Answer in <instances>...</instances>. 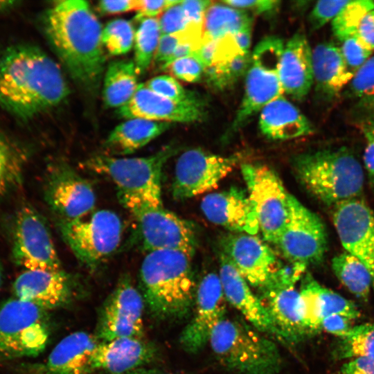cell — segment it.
Masks as SVG:
<instances>
[{
  "mask_svg": "<svg viewBox=\"0 0 374 374\" xmlns=\"http://www.w3.org/2000/svg\"><path fill=\"white\" fill-rule=\"evenodd\" d=\"M259 127L266 137L273 140L292 139L313 132L307 117L283 96L262 109Z\"/></svg>",
  "mask_w": 374,
  "mask_h": 374,
  "instance_id": "cell-29",
  "label": "cell"
},
{
  "mask_svg": "<svg viewBox=\"0 0 374 374\" xmlns=\"http://www.w3.org/2000/svg\"><path fill=\"white\" fill-rule=\"evenodd\" d=\"M373 10V1H350L332 21L335 37L341 42L355 35L364 16Z\"/></svg>",
  "mask_w": 374,
  "mask_h": 374,
  "instance_id": "cell-39",
  "label": "cell"
},
{
  "mask_svg": "<svg viewBox=\"0 0 374 374\" xmlns=\"http://www.w3.org/2000/svg\"><path fill=\"white\" fill-rule=\"evenodd\" d=\"M18 3L15 1H0V14L14 8Z\"/></svg>",
  "mask_w": 374,
  "mask_h": 374,
  "instance_id": "cell-59",
  "label": "cell"
},
{
  "mask_svg": "<svg viewBox=\"0 0 374 374\" xmlns=\"http://www.w3.org/2000/svg\"><path fill=\"white\" fill-rule=\"evenodd\" d=\"M216 44L217 40L202 39L200 44L193 52V55L196 57L205 68L210 66L213 63Z\"/></svg>",
  "mask_w": 374,
  "mask_h": 374,
  "instance_id": "cell-55",
  "label": "cell"
},
{
  "mask_svg": "<svg viewBox=\"0 0 374 374\" xmlns=\"http://www.w3.org/2000/svg\"><path fill=\"white\" fill-rule=\"evenodd\" d=\"M361 129L366 139L364 167L374 188V113H366L361 123Z\"/></svg>",
  "mask_w": 374,
  "mask_h": 374,
  "instance_id": "cell-47",
  "label": "cell"
},
{
  "mask_svg": "<svg viewBox=\"0 0 374 374\" xmlns=\"http://www.w3.org/2000/svg\"><path fill=\"white\" fill-rule=\"evenodd\" d=\"M241 171L257 215L259 231L264 240L276 244L287 218L290 194L269 166L244 163Z\"/></svg>",
  "mask_w": 374,
  "mask_h": 374,
  "instance_id": "cell-11",
  "label": "cell"
},
{
  "mask_svg": "<svg viewBox=\"0 0 374 374\" xmlns=\"http://www.w3.org/2000/svg\"><path fill=\"white\" fill-rule=\"evenodd\" d=\"M252 26H249L233 35L235 44L240 51L244 53H249L251 43Z\"/></svg>",
  "mask_w": 374,
  "mask_h": 374,
  "instance_id": "cell-56",
  "label": "cell"
},
{
  "mask_svg": "<svg viewBox=\"0 0 374 374\" xmlns=\"http://www.w3.org/2000/svg\"><path fill=\"white\" fill-rule=\"evenodd\" d=\"M44 196L51 208L63 220H75L92 213L96 194L89 181L64 161L48 168Z\"/></svg>",
  "mask_w": 374,
  "mask_h": 374,
  "instance_id": "cell-17",
  "label": "cell"
},
{
  "mask_svg": "<svg viewBox=\"0 0 374 374\" xmlns=\"http://www.w3.org/2000/svg\"><path fill=\"white\" fill-rule=\"evenodd\" d=\"M134 35V64L139 75L143 74L150 65L161 36L157 18L141 19Z\"/></svg>",
  "mask_w": 374,
  "mask_h": 374,
  "instance_id": "cell-36",
  "label": "cell"
},
{
  "mask_svg": "<svg viewBox=\"0 0 374 374\" xmlns=\"http://www.w3.org/2000/svg\"><path fill=\"white\" fill-rule=\"evenodd\" d=\"M222 3L235 8L251 10L258 15L274 12L280 4V1L276 0H227Z\"/></svg>",
  "mask_w": 374,
  "mask_h": 374,
  "instance_id": "cell-50",
  "label": "cell"
},
{
  "mask_svg": "<svg viewBox=\"0 0 374 374\" xmlns=\"http://www.w3.org/2000/svg\"><path fill=\"white\" fill-rule=\"evenodd\" d=\"M354 321L340 314L330 315L323 319L321 330L332 334L339 339L344 338L354 326Z\"/></svg>",
  "mask_w": 374,
  "mask_h": 374,
  "instance_id": "cell-51",
  "label": "cell"
},
{
  "mask_svg": "<svg viewBox=\"0 0 374 374\" xmlns=\"http://www.w3.org/2000/svg\"><path fill=\"white\" fill-rule=\"evenodd\" d=\"M312 50L303 33L294 34L284 46L278 69L283 93L301 100L314 83Z\"/></svg>",
  "mask_w": 374,
  "mask_h": 374,
  "instance_id": "cell-27",
  "label": "cell"
},
{
  "mask_svg": "<svg viewBox=\"0 0 374 374\" xmlns=\"http://www.w3.org/2000/svg\"><path fill=\"white\" fill-rule=\"evenodd\" d=\"M212 3L208 0L182 1L181 6L189 26L202 29L206 12Z\"/></svg>",
  "mask_w": 374,
  "mask_h": 374,
  "instance_id": "cell-49",
  "label": "cell"
},
{
  "mask_svg": "<svg viewBox=\"0 0 374 374\" xmlns=\"http://www.w3.org/2000/svg\"><path fill=\"white\" fill-rule=\"evenodd\" d=\"M332 268L337 278L350 293L367 300L372 287L371 278L359 259L344 251L332 258Z\"/></svg>",
  "mask_w": 374,
  "mask_h": 374,
  "instance_id": "cell-33",
  "label": "cell"
},
{
  "mask_svg": "<svg viewBox=\"0 0 374 374\" xmlns=\"http://www.w3.org/2000/svg\"><path fill=\"white\" fill-rule=\"evenodd\" d=\"M333 355L337 359H374V323L354 326L337 341Z\"/></svg>",
  "mask_w": 374,
  "mask_h": 374,
  "instance_id": "cell-35",
  "label": "cell"
},
{
  "mask_svg": "<svg viewBox=\"0 0 374 374\" xmlns=\"http://www.w3.org/2000/svg\"><path fill=\"white\" fill-rule=\"evenodd\" d=\"M201 99L177 101L150 90L145 84H139L132 98L117 109L118 114L126 119L143 118L159 122L192 123L204 116Z\"/></svg>",
  "mask_w": 374,
  "mask_h": 374,
  "instance_id": "cell-21",
  "label": "cell"
},
{
  "mask_svg": "<svg viewBox=\"0 0 374 374\" xmlns=\"http://www.w3.org/2000/svg\"><path fill=\"white\" fill-rule=\"evenodd\" d=\"M219 277L227 302L241 312L258 330L276 334L271 319L262 301L228 258L221 253Z\"/></svg>",
  "mask_w": 374,
  "mask_h": 374,
  "instance_id": "cell-26",
  "label": "cell"
},
{
  "mask_svg": "<svg viewBox=\"0 0 374 374\" xmlns=\"http://www.w3.org/2000/svg\"><path fill=\"white\" fill-rule=\"evenodd\" d=\"M135 31L132 23L116 19L108 22L102 32L104 48L112 55L128 53L134 46Z\"/></svg>",
  "mask_w": 374,
  "mask_h": 374,
  "instance_id": "cell-40",
  "label": "cell"
},
{
  "mask_svg": "<svg viewBox=\"0 0 374 374\" xmlns=\"http://www.w3.org/2000/svg\"><path fill=\"white\" fill-rule=\"evenodd\" d=\"M201 209L211 222L231 231L255 235L259 225L248 194L236 187L206 195Z\"/></svg>",
  "mask_w": 374,
  "mask_h": 374,
  "instance_id": "cell-24",
  "label": "cell"
},
{
  "mask_svg": "<svg viewBox=\"0 0 374 374\" xmlns=\"http://www.w3.org/2000/svg\"><path fill=\"white\" fill-rule=\"evenodd\" d=\"M251 60V55L249 53L208 66L204 72L206 80L214 89H227L247 73Z\"/></svg>",
  "mask_w": 374,
  "mask_h": 374,
  "instance_id": "cell-38",
  "label": "cell"
},
{
  "mask_svg": "<svg viewBox=\"0 0 374 374\" xmlns=\"http://www.w3.org/2000/svg\"><path fill=\"white\" fill-rule=\"evenodd\" d=\"M338 374H374V359L360 357L350 359L341 366Z\"/></svg>",
  "mask_w": 374,
  "mask_h": 374,
  "instance_id": "cell-52",
  "label": "cell"
},
{
  "mask_svg": "<svg viewBox=\"0 0 374 374\" xmlns=\"http://www.w3.org/2000/svg\"><path fill=\"white\" fill-rule=\"evenodd\" d=\"M69 87L58 64L32 45H15L0 51V105L27 121L64 101Z\"/></svg>",
  "mask_w": 374,
  "mask_h": 374,
  "instance_id": "cell-1",
  "label": "cell"
},
{
  "mask_svg": "<svg viewBox=\"0 0 374 374\" xmlns=\"http://www.w3.org/2000/svg\"><path fill=\"white\" fill-rule=\"evenodd\" d=\"M50 332L47 310L16 297L0 305V359L38 355Z\"/></svg>",
  "mask_w": 374,
  "mask_h": 374,
  "instance_id": "cell-7",
  "label": "cell"
},
{
  "mask_svg": "<svg viewBox=\"0 0 374 374\" xmlns=\"http://www.w3.org/2000/svg\"><path fill=\"white\" fill-rule=\"evenodd\" d=\"M123 374H174L170 373H164L153 369H147L145 368H139Z\"/></svg>",
  "mask_w": 374,
  "mask_h": 374,
  "instance_id": "cell-58",
  "label": "cell"
},
{
  "mask_svg": "<svg viewBox=\"0 0 374 374\" xmlns=\"http://www.w3.org/2000/svg\"><path fill=\"white\" fill-rule=\"evenodd\" d=\"M138 0H103L98 2V10L104 15H116L135 10Z\"/></svg>",
  "mask_w": 374,
  "mask_h": 374,
  "instance_id": "cell-53",
  "label": "cell"
},
{
  "mask_svg": "<svg viewBox=\"0 0 374 374\" xmlns=\"http://www.w3.org/2000/svg\"><path fill=\"white\" fill-rule=\"evenodd\" d=\"M301 273L291 267H285L278 280L263 290V305L271 319L276 334L296 341L308 333L303 327L299 310V292L295 284Z\"/></svg>",
  "mask_w": 374,
  "mask_h": 374,
  "instance_id": "cell-20",
  "label": "cell"
},
{
  "mask_svg": "<svg viewBox=\"0 0 374 374\" xmlns=\"http://www.w3.org/2000/svg\"><path fill=\"white\" fill-rule=\"evenodd\" d=\"M12 255L25 270L63 269L45 222L30 206L21 208L15 216Z\"/></svg>",
  "mask_w": 374,
  "mask_h": 374,
  "instance_id": "cell-13",
  "label": "cell"
},
{
  "mask_svg": "<svg viewBox=\"0 0 374 374\" xmlns=\"http://www.w3.org/2000/svg\"><path fill=\"white\" fill-rule=\"evenodd\" d=\"M226 302L219 275H204L195 291L193 316L180 336L186 351L197 353L208 342L214 328L225 318Z\"/></svg>",
  "mask_w": 374,
  "mask_h": 374,
  "instance_id": "cell-19",
  "label": "cell"
},
{
  "mask_svg": "<svg viewBox=\"0 0 374 374\" xmlns=\"http://www.w3.org/2000/svg\"><path fill=\"white\" fill-rule=\"evenodd\" d=\"M57 227L75 256L90 269L97 267L117 249L123 233L121 218L108 209L75 220L58 218Z\"/></svg>",
  "mask_w": 374,
  "mask_h": 374,
  "instance_id": "cell-8",
  "label": "cell"
},
{
  "mask_svg": "<svg viewBox=\"0 0 374 374\" xmlns=\"http://www.w3.org/2000/svg\"><path fill=\"white\" fill-rule=\"evenodd\" d=\"M156 350L143 339L116 338L100 341L91 358L92 372L103 371L109 374H123L142 368L154 357Z\"/></svg>",
  "mask_w": 374,
  "mask_h": 374,
  "instance_id": "cell-25",
  "label": "cell"
},
{
  "mask_svg": "<svg viewBox=\"0 0 374 374\" xmlns=\"http://www.w3.org/2000/svg\"><path fill=\"white\" fill-rule=\"evenodd\" d=\"M332 221L345 251L366 267L374 290V213L359 198L333 207Z\"/></svg>",
  "mask_w": 374,
  "mask_h": 374,
  "instance_id": "cell-18",
  "label": "cell"
},
{
  "mask_svg": "<svg viewBox=\"0 0 374 374\" xmlns=\"http://www.w3.org/2000/svg\"><path fill=\"white\" fill-rule=\"evenodd\" d=\"M152 91L177 101H194L199 98L191 91L186 90L176 78L169 75L155 76L145 83Z\"/></svg>",
  "mask_w": 374,
  "mask_h": 374,
  "instance_id": "cell-41",
  "label": "cell"
},
{
  "mask_svg": "<svg viewBox=\"0 0 374 374\" xmlns=\"http://www.w3.org/2000/svg\"><path fill=\"white\" fill-rule=\"evenodd\" d=\"M100 341L95 335L73 332L55 346L45 361L21 364L18 371L24 374H89L91 358Z\"/></svg>",
  "mask_w": 374,
  "mask_h": 374,
  "instance_id": "cell-22",
  "label": "cell"
},
{
  "mask_svg": "<svg viewBox=\"0 0 374 374\" xmlns=\"http://www.w3.org/2000/svg\"><path fill=\"white\" fill-rule=\"evenodd\" d=\"M175 148L167 146L143 157H117L108 154L91 156L84 166L111 179L118 195L136 198L154 206H163L161 177L164 164Z\"/></svg>",
  "mask_w": 374,
  "mask_h": 374,
  "instance_id": "cell-6",
  "label": "cell"
},
{
  "mask_svg": "<svg viewBox=\"0 0 374 374\" xmlns=\"http://www.w3.org/2000/svg\"><path fill=\"white\" fill-rule=\"evenodd\" d=\"M357 35L368 48L374 51V10L364 16L359 24Z\"/></svg>",
  "mask_w": 374,
  "mask_h": 374,
  "instance_id": "cell-54",
  "label": "cell"
},
{
  "mask_svg": "<svg viewBox=\"0 0 374 374\" xmlns=\"http://www.w3.org/2000/svg\"><path fill=\"white\" fill-rule=\"evenodd\" d=\"M284 46L280 38L269 36L254 48L246 73L244 96L231 131L242 127L269 103L283 93L278 69Z\"/></svg>",
  "mask_w": 374,
  "mask_h": 374,
  "instance_id": "cell-10",
  "label": "cell"
},
{
  "mask_svg": "<svg viewBox=\"0 0 374 374\" xmlns=\"http://www.w3.org/2000/svg\"><path fill=\"white\" fill-rule=\"evenodd\" d=\"M192 258L179 251L148 252L140 268L145 304L159 319L181 318L190 310L195 296Z\"/></svg>",
  "mask_w": 374,
  "mask_h": 374,
  "instance_id": "cell-3",
  "label": "cell"
},
{
  "mask_svg": "<svg viewBox=\"0 0 374 374\" xmlns=\"http://www.w3.org/2000/svg\"><path fill=\"white\" fill-rule=\"evenodd\" d=\"M2 278H3V268H2L1 262L0 261V287L2 283Z\"/></svg>",
  "mask_w": 374,
  "mask_h": 374,
  "instance_id": "cell-60",
  "label": "cell"
},
{
  "mask_svg": "<svg viewBox=\"0 0 374 374\" xmlns=\"http://www.w3.org/2000/svg\"><path fill=\"white\" fill-rule=\"evenodd\" d=\"M24 156L0 134V197L21 181Z\"/></svg>",
  "mask_w": 374,
  "mask_h": 374,
  "instance_id": "cell-37",
  "label": "cell"
},
{
  "mask_svg": "<svg viewBox=\"0 0 374 374\" xmlns=\"http://www.w3.org/2000/svg\"><path fill=\"white\" fill-rule=\"evenodd\" d=\"M181 2L170 7L160 15L158 20L161 35L179 33L189 28Z\"/></svg>",
  "mask_w": 374,
  "mask_h": 374,
  "instance_id": "cell-46",
  "label": "cell"
},
{
  "mask_svg": "<svg viewBox=\"0 0 374 374\" xmlns=\"http://www.w3.org/2000/svg\"><path fill=\"white\" fill-rule=\"evenodd\" d=\"M276 245L290 263L305 267L321 262L327 249L323 222L291 194L287 218Z\"/></svg>",
  "mask_w": 374,
  "mask_h": 374,
  "instance_id": "cell-12",
  "label": "cell"
},
{
  "mask_svg": "<svg viewBox=\"0 0 374 374\" xmlns=\"http://www.w3.org/2000/svg\"><path fill=\"white\" fill-rule=\"evenodd\" d=\"M252 24L253 18L246 10L213 2L204 16L202 39L218 40L252 26Z\"/></svg>",
  "mask_w": 374,
  "mask_h": 374,
  "instance_id": "cell-32",
  "label": "cell"
},
{
  "mask_svg": "<svg viewBox=\"0 0 374 374\" xmlns=\"http://www.w3.org/2000/svg\"><path fill=\"white\" fill-rule=\"evenodd\" d=\"M240 157L221 156L190 149L177 159L172 193L176 199H186L216 188L235 167Z\"/></svg>",
  "mask_w": 374,
  "mask_h": 374,
  "instance_id": "cell-14",
  "label": "cell"
},
{
  "mask_svg": "<svg viewBox=\"0 0 374 374\" xmlns=\"http://www.w3.org/2000/svg\"><path fill=\"white\" fill-rule=\"evenodd\" d=\"M293 165L305 188L326 206L334 207L359 198L362 192V165L346 148L301 154L295 157Z\"/></svg>",
  "mask_w": 374,
  "mask_h": 374,
  "instance_id": "cell-4",
  "label": "cell"
},
{
  "mask_svg": "<svg viewBox=\"0 0 374 374\" xmlns=\"http://www.w3.org/2000/svg\"><path fill=\"white\" fill-rule=\"evenodd\" d=\"M208 342L220 362L240 374H276L280 371L281 358L276 344L237 320L222 319Z\"/></svg>",
  "mask_w": 374,
  "mask_h": 374,
  "instance_id": "cell-5",
  "label": "cell"
},
{
  "mask_svg": "<svg viewBox=\"0 0 374 374\" xmlns=\"http://www.w3.org/2000/svg\"><path fill=\"white\" fill-rule=\"evenodd\" d=\"M348 89L350 96L359 98L374 92V55L355 73Z\"/></svg>",
  "mask_w": 374,
  "mask_h": 374,
  "instance_id": "cell-45",
  "label": "cell"
},
{
  "mask_svg": "<svg viewBox=\"0 0 374 374\" xmlns=\"http://www.w3.org/2000/svg\"><path fill=\"white\" fill-rule=\"evenodd\" d=\"M105 72L103 89L105 105L118 109L136 92L139 74L134 61L127 60L112 62Z\"/></svg>",
  "mask_w": 374,
  "mask_h": 374,
  "instance_id": "cell-31",
  "label": "cell"
},
{
  "mask_svg": "<svg viewBox=\"0 0 374 374\" xmlns=\"http://www.w3.org/2000/svg\"><path fill=\"white\" fill-rule=\"evenodd\" d=\"M181 1L177 0H138L135 10L136 14L134 19L139 21L145 18H155V17L161 15L170 7Z\"/></svg>",
  "mask_w": 374,
  "mask_h": 374,
  "instance_id": "cell-48",
  "label": "cell"
},
{
  "mask_svg": "<svg viewBox=\"0 0 374 374\" xmlns=\"http://www.w3.org/2000/svg\"><path fill=\"white\" fill-rule=\"evenodd\" d=\"M221 245L222 253L250 286L263 291L278 280L284 266L262 240L233 233L225 235Z\"/></svg>",
  "mask_w": 374,
  "mask_h": 374,
  "instance_id": "cell-16",
  "label": "cell"
},
{
  "mask_svg": "<svg viewBox=\"0 0 374 374\" xmlns=\"http://www.w3.org/2000/svg\"><path fill=\"white\" fill-rule=\"evenodd\" d=\"M341 42L340 49L344 60L349 69L355 75L371 57L373 51L359 39L357 33Z\"/></svg>",
  "mask_w": 374,
  "mask_h": 374,
  "instance_id": "cell-42",
  "label": "cell"
},
{
  "mask_svg": "<svg viewBox=\"0 0 374 374\" xmlns=\"http://www.w3.org/2000/svg\"><path fill=\"white\" fill-rule=\"evenodd\" d=\"M350 0H321L314 6L308 17L311 30H316L332 21Z\"/></svg>",
  "mask_w": 374,
  "mask_h": 374,
  "instance_id": "cell-44",
  "label": "cell"
},
{
  "mask_svg": "<svg viewBox=\"0 0 374 374\" xmlns=\"http://www.w3.org/2000/svg\"><path fill=\"white\" fill-rule=\"evenodd\" d=\"M312 57L316 91L327 98L337 96L355 75L348 67L340 47L332 42L317 44Z\"/></svg>",
  "mask_w": 374,
  "mask_h": 374,
  "instance_id": "cell-28",
  "label": "cell"
},
{
  "mask_svg": "<svg viewBox=\"0 0 374 374\" xmlns=\"http://www.w3.org/2000/svg\"><path fill=\"white\" fill-rule=\"evenodd\" d=\"M359 105L366 113H374V92L361 98Z\"/></svg>",
  "mask_w": 374,
  "mask_h": 374,
  "instance_id": "cell-57",
  "label": "cell"
},
{
  "mask_svg": "<svg viewBox=\"0 0 374 374\" xmlns=\"http://www.w3.org/2000/svg\"><path fill=\"white\" fill-rule=\"evenodd\" d=\"M118 198L136 220L143 248L148 253L175 250L193 256L197 239L191 222L163 206H154L125 195H118Z\"/></svg>",
  "mask_w": 374,
  "mask_h": 374,
  "instance_id": "cell-9",
  "label": "cell"
},
{
  "mask_svg": "<svg viewBox=\"0 0 374 374\" xmlns=\"http://www.w3.org/2000/svg\"><path fill=\"white\" fill-rule=\"evenodd\" d=\"M43 22L50 44L71 78L84 91L94 92L105 71V54L103 28L89 3L55 1Z\"/></svg>",
  "mask_w": 374,
  "mask_h": 374,
  "instance_id": "cell-2",
  "label": "cell"
},
{
  "mask_svg": "<svg viewBox=\"0 0 374 374\" xmlns=\"http://www.w3.org/2000/svg\"><path fill=\"white\" fill-rule=\"evenodd\" d=\"M12 290L14 297L48 311L68 305L74 296L75 285L64 269L25 270L14 281Z\"/></svg>",
  "mask_w": 374,
  "mask_h": 374,
  "instance_id": "cell-23",
  "label": "cell"
},
{
  "mask_svg": "<svg viewBox=\"0 0 374 374\" xmlns=\"http://www.w3.org/2000/svg\"><path fill=\"white\" fill-rule=\"evenodd\" d=\"M145 305L142 294L130 278L122 277L103 305L95 335L100 341L143 339Z\"/></svg>",
  "mask_w": 374,
  "mask_h": 374,
  "instance_id": "cell-15",
  "label": "cell"
},
{
  "mask_svg": "<svg viewBox=\"0 0 374 374\" xmlns=\"http://www.w3.org/2000/svg\"><path fill=\"white\" fill-rule=\"evenodd\" d=\"M204 69L202 62L193 55L177 59L163 69L175 78L190 83L199 82Z\"/></svg>",
  "mask_w": 374,
  "mask_h": 374,
  "instance_id": "cell-43",
  "label": "cell"
},
{
  "mask_svg": "<svg viewBox=\"0 0 374 374\" xmlns=\"http://www.w3.org/2000/svg\"><path fill=\"white\" fill-rule=\"evenodd\" d=\"M321 287V285L310 274L303 276L299 291V310L308 335L321 331L323 314Z\"/></svg>",
  "mask_w": 374,
  "mask_h": 374,
  "instance_id": "cell-34",
  "label": "cell"
},
{
  "mask_svg": "<svg viewBox=\"0 0 374 374\" xmlns=\"http://www.w3.org/2000/svg\"><path fill=\"white\" fill-rule=\"evenodd\" d=\"M170 123L130 118L118 125L109 134L104 145L109 154L134 153L163 134Z\"/></svg>",
  "mask_w": 374,
  "mask_h": 374,
  "instance_id": "cell-30",
  "label": "cell"
}]
</instances>
